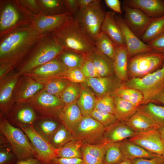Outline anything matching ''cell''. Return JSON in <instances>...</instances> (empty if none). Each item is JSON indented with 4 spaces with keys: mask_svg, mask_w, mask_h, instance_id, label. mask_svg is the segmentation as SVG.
<instances>
[{
    "mask_svg": "<svg viewBox=\"0 0 164 164\" xmlns=\"http://www.w3.org/2000/svg\"><path fill=\"white\" fill-rule=\"evenodd\" d=\"M133 164H163L164 156L158 155L151 158H137L132 160Z\"/></svg>",
    "mask_w": 164,
    "mask_h": 164,
    "instance_id": "48",
    "label": "cell"
},
{
    "mask_svg": "<svg viewBox=\"0 0 164 164\" xmlns=\"http://www.w3.org/2000/svg\"><path fill=\"white\" fill-rule=\"evenodd\" d=\"M128 140L150 152L164 156V144L158 130L137 133Z\"/></svg>",
    "mask_w": 164,
    "mask_h": 164,
    "instance_id": "16",
    "label": "cell"
},
{
    "mask_svg": "<svg viewBox=\"0 0 164 164\" xmlns=\"http://www.w3.org/2000/svg\"><path fill=\"white\" fill-rule=\"evenodd\" d=\"M80 69L86 79L101 77L92 62L86 55Z\"/></svg>",
    "mask_w": 164,
    "mask_h": 164,
    "instance_id": "45",
    "label": "cell"
},
{
    "mask_svg": "<svg viewBox=\"0 0 164 164\" xmlns=\"http://www.w3.org/2000/svg\"><path fill=\"white\" fill-rule=\"evenodd\" d=\"M0 133L6 138L18 161L36 158V153L25 133L3 115H0Z\"/></svg>",
    "mask_w": 164,
    "mask_h": 164,
    "instance_id": "4",
    "label": "cell"
},
{
    "mask_svg": "<svg viewBox=\"0 0 164 164\" xmlns=\"http://www.w3.org/2000/svg\"><path fill=\"white\" fill-rule=\"evenodd\" d=\"M136 133L124 123L118 120L106 128L105 138L110 143H118L133 137Z\"/></svg>",
    "mask_w": 164,
    "mask_h": 164,
    "instance_id": "24",
    "label": "cell"
},
{
    "mask_svg": "<svg viewBox=\"0 0 164 164\" xmlns=\"http://www.w3.org/2000/svg\"><path fill=\"white\" fill-rule=\"evenodd\" d=\"M58 56L68 69L73 68H80L85 58V55L66 50H63Z\"/></svg>",
    "mask_w": 164,
    "mask_h": 164,
    "instance_id": "36",
    "label": "cell"
},
{
    "mask_svg": "<svg viewBox=\"0 0 164 164\" xmlns=\"http://www.w3.org/2000/svg\"><path fill=\"white\" fill-rule=\"evenodd\" d=\"M67 78L70 82L77 84L85 83L86 79L78 68L68 69Z\"/></svg>",
    "mask_w": 164,
    "mask_h": 164,
    "instance_id": "46",
    "label": "cell"
},
{
    "mask_svg": "<svg viewBox=\"0 0 164 164\" xmlns=\"http://www.w3.org/2000/svg\"><path fill=\"white\" fill-rule=\"evenodd\" d=\"M52 33L51 36L63 50L87 55L96 50L95 43L73 16H71Z\"/></svg>",
    "mask_w": 164,
    "mask_h": 164,
    "instance_id": "2",
    "label": "cell"
},
{
    "mask_svg": "<svg viewBox=\"0 0 164 164\" xmlns=\"http://www.w3.org/2000/svg\"><path fill=\"white\" fill-rule=\"evenodd\" d=\"M95 43L97 50L113 61L115 56V47L108 36L101 32L97 36Z\"/></svg>",
    "mask_w": 164,
    "mask_h": 164,
    "instance_id": "34",
    "label": "cell"
},
{
    "mask_svg": "<svg viewBox=\"0 0 164 164\" xmlns=\"http://www.w3.org/2000/svg\"><path fill=\"white\" fill-rule=\"evenodd\" d=\"M124 123L135 133L158 130L160 126L139 107L137 111Z\"/></svg>",
    "mask_w": 164,
    "mask_h": 164,
    "instance_id": "19",
    "label": "cell"
},
{
    "mask_svg": "<svg viewBox=\"0 0 164 164\" xmlns=\"http://www.w3.org/2000/svg\"><path fill=\"white\" fill-rule=\"evenodd\" d=\"M44 35L31 26L15 30L5 38L0 45V79L17 67Z\"/></svg>",
    "mask_w": 164,
    "mask_h": 164,
    "instance_id": "1",
    "label": "cell"
},
{
    "mask_svg": "<svg viewBox=\"0 0 164 164\" xmlns=\"http://www.w3.org/2000/svg\"><path fill=\"white\" fill-rule=\"evenodd\" d=\"M94 0H78L79 10L86 8Z\"/></svg>",
    "mask_w": 164,
    "mask_h": 164,
    "instance_id": "54",
    "label": "cell"
},
{
    "mask_svg": "<svg viewBox=\"0 0 164 164\" xmlns=\"http://www.w3.org/2000/svg\"><path fill=\"white\" fill-rule=\"evenodd\" d=\"M154 101L160 102L164 105V89L156 97L154 100Z\"/></svg>",
    "mask_w": 164,
    "mask_h": 164,
    "instance_id": "55",
    "label": "cell"
},
{
    "mask_svg": "<svg viewBox=\"0 0 164 164\" xmlns=\"http://www.w3.org/2000/svg\"><path fill=\"white\" fill-rule=\"evenodd\" d=\"M114 115L118 120L124 122L137 111L138 107L117 96H114Z\"/></svg>",
    "mask_w": 164,
    "mask_h": 164,
    "instance_id": "29",
    "label": "cell"
},
{
    "mask_svg": "<svg viewBox=\"0 0 164 164\" xmlns=\"http://www.w3.org/2000/svg\"><path fill=\"white\" fill-rule=\"evenodd\" d=\"M90 116L106 128L118 121L114 114L95 108H94Z\"/></svg>",
    "mask_w": 164,
    "mask_h": 164,
    "instance_id": "43",
    "label": "cell"
},
{
    "mask_svg": "<svg viewBox=\"0 0 164 164\" xmlns=\"http://www.w3.org/2000/svg\"><path fill=\"white\" fill-rule=\"evenodd\" d=\"M98 96L112 94L122 84V81L116 76L87 78L85 82Z\"/></svg>",
    "mask_w": 164,
    "mask_h": 164,
    "instance_id": "18",
    "label": "cell"
},
{
    "mask_svg": "<svg viewBox=\"0 0 164 164\" xmlns=\"http://www.w3.org/2000/svg\"><path fill=\"white\" fill-rule=\"evenodd\" d=\"M81 91V86L70 81L60 97L64 106L76 102Z\"/></svg>",
    "mask_w": 164,
    "mask_h": 164,
    "instance_id": "39",
    "label": "cell"
},
{
    "mask_svg": "<svg viewBox=\"0 0 164 164\" xmlns=\"http://www.w3.org/2000/svg\"><path fill=\"white\" fill-rule=\"evenodd\" d=\"M20 76L17 72L12 71L0 80V115L6 117L13 106L12 95Z\"/></svg>",
    "mask_w": 164,
    "mask_h": 164,
    "instance_id": "15",
    "label": "cell"
},
{
    "mask_svg": "<svg viewBox=\"0 0 164 164\" xmlns=\"http://www.w3.org/2000/svg\"><path fill=\"white\" fill-rule=\"evenodd\" d=\"M123 2L129 6L140 9L152 18L164 15V0H125Z\"/></svg>",
    "mask_w": 164,
    "mask_h": 164,
    "instance_id": "22",
    "label": "cell"
},
{
    "mask_svg": "<svg viewBox=\"0 0 164 164\" xmlns=\"http://www.w3.org/2000/svg\"><path fill=\"white\" fill-rule=\"evenodd\" d=\"M38 159L31 158L26 159L19 161L16 164H42Z\"/></svg>",
    "mask_w": 164,
    "mask_h": 164,
    "instance_id": "53",
    "label": "cell"
},
{
    "mask_svg": "<svg viewBox=\"0 0 164 164\" xmlns=\"http://www.w3.org/2000/svg\"><path fill=\"white\" fill-rule=\"evenodd\" d=\"M153 51L164 53V33L147 43Z\"/></svg>",
    "mask_w": 164,
    "mask_h": 164,
    "instance_id": "47",
    "label": "cell"
},
{
    "mask_svg": "<svg viewBox=\"0 0 164 164\" xmlns=\"http://www.w3.org/2000/svg\"><path fill=\"white\" fill-rule=\"evenodd\" d=\"M69 82L66 78L55 79L44 85L42 90L49 94L60 98L61 94Z\"/></svg>",
    "mask_w": 164,
    "mask_h": 164,
    "instance_id": "42",
    "label": "cell"
},
{
    "mask_svg": "<svg viewBox=\"0 0 164 164\" xmlns=\"http://www.w3.org/2000/svg\"><path fill=\"white\" fill-rule=\"evenodd\" d=\"M119 147L125 159L131 160L137 158H151L159 155L147 151L128 140L119 142Z\"/></svg>",
    "mask_w": 164,
    "mask_h": 164,
    "instance_id": "28",
    "label": "cell"
},
{
    "mask_svg": "<svg viewBox=\"0 0 164 164\" xmlns=\"http://www.w3.org/2000/svg\"><path fill=\"white\" fill-rule=\"evenodd\" d=\"M107 5L114 12L122 14L120 1L119 0H105Z\"/></svg>",
    "mask_w": 164,
    "mask_h": 164,
    "instance_id": "51",
    "label": "cell"
},
{
    "mask_svg": "<svg viewBox=\"0 0 164 164\" xmlns=\"http://www.w3.org/2000/svg\"><path fill=\"white\" fill-rule=\"evenodd\" d=\"M44 85L28 76L21 75L15 86L12 97L13 105L15 103H26Z\"/></svg>",
    "mask_w": 164,
    "mask_h": 164,
    "instance_id": "12",
    "label": "cell"
},
{
    "mask_svg": "<svg viewBox=\"0 0 164 164\" xmlns=\"http://www.w3.org/2000/svg\"><path fill=\"white\" fill-rule=\"evenodd\" d=\"M26 103L32 108L38 116L57 118L58 113L64 106L60 98L42 89Z\"/></svg>",
    "mask_w": 164,
    "mask_h": 164,
    "instance_id": "9",
    "label": "cell"
},
{
    "mask_svg": "<svg viewBox=\"0 0 164 164\" xmlns=\"http://www.w3.org/2000/svg\"><path fill=\"white\" fill-rule=\"evenodd\" d=\"M105 15L100 1L94 0L86 8L79 10L75 18L82 30L95 43L101 32Z\"/></svg>",
    "mask_w": 164,
    "mask_h": 164,
    "instance_id": "6",
    "label": "cell"
},
{
    "mask_svg": "<svg viewBox=\"0 0 164 164\" xmlns=\"http://www.w3.org/2000/svg\"><path fill=\"white\" fill-rule=\"evenodd\" d=\"M163 164H164V163H163Z\"/></svg>",
    "mask_w": 164,
    "mask_h": 164,
    "instance_id": "59",
    "label": "cell"
},
{
    "mask_svg": "<svg viewBox=\"0 0 164 164\" xmlns=\"http://www.w3.org/2000/svg\"><path fill=\"white\" fill-rule=\"evenodd\" d=\"M42 164H46V163H42Z\"/></svg>",
    "mask_w": 164,
    "mask_h": 164,
    "instance_id": "58",
    "label": "cell"
},
{
    "mask_svg": "<svg viewBox=\"0 0 164 164\" xmlns=\"http://www.w3.org/2000/svg\"><path fill=\"white\" fill-rule=\"evenodd\" d=\"M19 18L18 13L13 6L10 5H7L1 15L0 30H6L15 25Z\"/></svg>",
    "mask_w": 164,
    "mask_h": 164,
    "instance_id": "35",
    "label": "cell"
},
{
    "mask_svg": "<svg viewBox=\"0 0 164 164\" xmlns=\"http://www.w3.org/2000/svg\"><path fill=\"white\" fill-rule=\"evenodd\" d=\"M82 144L80 141L76 140L69 142L61 148L56 149L57 157L82 159L81 149Z\"/></svg>",
    "mask_w": 164,
    "mask_h": 164,
    "instance_id": "32",
    "label": "cell"
},
{
    "mask_svg": "<svg viewBox=\"0 0 164 164\" xmlns=\"http://www.w3.org/2000/svg\"><path fill=\"white\" fill-rule=\"evenodd\" d=\"M123 8L125 12V22L137 36L141 37L153 18L140 9L125 4Z\"/></svg>",
    "mask_w": 164,
    "mask_h": 164,
    "instance_id": "14",
    "label": "cell"
},
{
    "mask_svg": "<svg viewBox=\"0 0 164 164\" xmlns=\"http://www.w3.org/2000/svg\"><path fill=\"white\" fill-rule=\"evenodd\" d=\"M34 47L17 67L20 75L57 57L63 50L51 36L43 37Z\"/></svg>",
    "mask_w": 164,
    "mask_h": 164,
    "instance_id": "3",
    "label": "cell"
},
{
    "mask_svg": "<svg viewBox=\"0 0 164 164\" xmlns=\"http://www.w3.org/2000/svg\"><path fill=\"white\" fill-rule=\"evenodd\" d=\"M158 131L164 144V126L159 128Z\"/></svg>",
    "mask_w": 164,
    "mask_h": 164,
    "instance_id": "56",
    "label": "cell"
},
{
    "mask_svg": "<svg viewBox=\"0 0 164 164\" xmlns=\"http://www.w3.org/2000/svg\"><path fill=\"white\" fill-rule=\"evenodd\" d=\"M94 108L114 115V97L111 94H106L97 97Z\"/></svg>",
    "mask_w": 164,
    "mask_h": 164,
    "instance_id": "44",
    "label": "cell"
},
{
    "mask_svg": "<svg viewBox=\"0 0 164 164\" xmlns=\"http://www.w3.org/2000/svg\"><path fill=\"white\" fill-rule=\"evenodd\" d=\"M112 95L118 96L137 107L141 105L143 98L142 93L140 91L128 87L123 83Z\"/></svg>",
    "mask_w": 164,
    "mask_h": 164,
    "instance_id": "31",
    "label": "cell"
},
{
    "mask_svg": "<svg viewBox=\"0 0 164 164\" xmlns=\"http://www.w3.org/2000/svg\"><path fill=\"white\" fill-rule=\"evenodd\" d=\"M115 53L113 65L116 76L121 81L128 79V56L126 46L114 45Z\"/></svg>",
    "mask_w": 164,
    "mask_h": 164,
    "instance_id": "26",
    "label": "cell"
},
{
    "mask_svg": "<svg viewBox=\"0 0 164 164\" xmlns=\"http://www.w3.org/2000/svg\"><path fill=\"white\" fill-rule=\"evenodd\" d=\"M123 83L142 93L143 98L141 105L153 101L164 89V64L160 69L143 77L131 78Z\"/></svg>",
    "mask_w": 164,
    "mask_h": 164,
    "instance_id": "5",
    "label": "cell"
},
{
    "mask_svg": "<svg viewBox=\"0 0 164 164\" xmlns=\"http://www.w3.org/2000/svg\"><path fill=\"white\" fill-rule=\"evenodd\" d=\"M62 124L57 118L38 116L32 127L36 132L49 142Z\"/></svg>",
    "mask_w": 164,
    "mask_h": 164,
    "instance_id": "25",
    "label": "cell"
},
{
    "mask_svg": "<svg viewBox=\"0 0 164 164\" xmlns=\"http://www.w3.org/2000/svg\"><path fill=\"white\" fill-rule=\"evenodd\" d=\"M18 160L6 138L0 136V164H16Z\"/></svg>",
    "mask_w": 164,
    "mask_h": 164,
    "instance_id": "38",
    "label": "cell"
},
{
    "mask_svg": "<svg viewBox=\"0 0 164 164\" xmlns=\"http://www.w3.org/2000/svg\"><path fill=\"white\" fill-rule=\"evenodd\" d=\"M68 12L72 16L79 9L78 0H67L65 1Z\"/></svg>",
    "mask_w": 164,
    "mask_h": 164,
    "instance_id": "52",
    "label": "cell"
},
{
    "mask_svg": "<svg viewBox=\"0 0 164 164\" xmlns=\"http://www.w3.org/2000/svg\"><path fill=\"white\" fill-rule=\"evenodd\" d=\"M86 56L92 62L101 77L109 76L114 73L113 61L97 49Z\"/></svg>",
    "mask_w": 164,
    "mask_h": 164,
    "instance_id": "27",
    "label": "cell"
},
{
    "mask_svg": "<svg viewBox=\"0 0 164 164\" xmlns=\"http://www.w3.org/2000/svg\"><path fill=\"white\" fill-rule=\"evenodd\" d=\"M138 107L149 115L160 127L164 126V106L158 105L151 102Z\"/></svg>",
    "mask_w": 164,
    "mask_h": 164,
    "instance_id": "40",
    "label": "cell"
},
{
    "mask_svg": "<svg viewBox=\"0 0 164 164\" xmlns=\"http://www.w3.org/2000/svg\"><path fill=\"white\" fill-rule=\"evenodd\" d=\"M115 18L125 41L128 57L136 54L152 51L151 47L137 36L128 26L120 15H116Z\"/></svg>",
    "mask_w": 164,
    "mask_h": 164,
    "instance_id": "13",
    "label": "cell"
},
{
    "mask_svg": "<svg viewBox=\"0 0 164 164\" xmlns=\"http://www.w3.org/2000/svg\"><path fill=\"white\" fill-rule=\"evenodd\" d=\"M118 164H133L132 160L125 159L123 161Z\"/></svg>",
    "mask_w": 164,
    "mask_h": 164,
    "instance_id": "57",
    "label": "cell"
},
{
    "mask_svg": "<svg viewBox=\"0 0 164 164\" xmlns=\"http://www.w3.org/2000/svg\"><path fill=\"white\" fill-rule=\"evenodd\" d=\"M50 164H84V162L81 158L56 157L51 161Z\"/></svg>",
    "mask_w": 164,
    "mask_h": 164,
    "instance_id": "49",
    "label": "cell"
},
{
    "mask_svg": "<svg viewBox=\"0 0 164 164\" xmlns=\"http://www.w3.org/2000/svg\"><path fill=\"white\" fill-rule=\"evenodd\" d=\"M16 126L20 128L28 137L36 153V158L42 163L50 164L53 159L57 157L56 149L32 126L17 124Z\"/></svg>",
    "mask_w": 164,
    "mask_h": 164,
    "instance_id": "10",
    "label": "cell"
},
{
    "mask_svg": "<svg viewBox=\"0 0 164 164\" xmlns=\"http://www.w3.org/2000/svg\"><path fill=\"white\" fill-rule=\"evenodd\" d=\"M164 33V15L153 18L141 37L146 44Z\"/></svg>",
    "mask_w": 164,
    "mask_h": 164,
    "instance_id": "33",
    "label": "cell"
},
{
    "mask_svg": "<svg viewBox=\"0 0 164 164\" xmlns=\"http://www.w3.org/2000/svg\"><path fill=\"white\" fill-rule=\"evenodd\" d=\"M75 140L73 135L62 124L50 139L49 142L56 149Z\"/></svg>",
    "mask_w": 164,
    "mask_h": 164,
    "instance_id": "37",
    "label": "cell"
},
{
    "mask_svg": "<svg viewBox=\"0 0 164 164\" xmlns=\"http://www.w3.org/2000/svg\"><path fill=\"white\" fill-rule=\"evenodd\" d=\"M5 117L15 126L17 124H23L32 126L38 116L27 104L15 103Z\"/></svg>",
    "mask_w": 164,
    "mask_h": 164,
    "instance_id": "17",
    "label": "cell"
},
{
    "mask_svg": "<svg viewBox=\"0 0 164 164\" xmlns=\"http://www.w3.org/2000/svg\"><path fill=\"white\" fill-rule=\"evenodd\" d=\"M84 164H103V161L90 154L81 148Z\"/></svg>",
    "mask_w": 164,
    "mask_h": 164,
    "instance_id": "50",
    "label": "cell"
},
{
    "mask_svg": "<svg viewBox=\"0 0 164 164\" xmlns=\"http://www.w3.org/2000/svg\"><path fill=\"white\" fill-rule=\"evenodd\" d=\"M71 16L68 12L58 15L42 16L33 25L37 31L41 35L54 31L65 22Z\"/></svg>",
    "mask_w": 164,
    "mask_h": 164,
    "instance_id": "21",
    "label": "cell"
},
{
    "mask_svg": "<svg viewBox=\"0 0 164 164\" xmlns=\"http://www.w3.org/2000/svg\"><path fill=\"white\" fill-rule=\"evenodd\" d=\"M67 67L57 57L23 75L31 77L44 85L55 79L67 78Z\"/></svg>",
    "mask_w": 164,
    "mask_h": 164,
    "instance_id": "11",
    "label": "cell"
},
{
    "mask_svg": "<svg viewBox=\"0 0 164 164\" xmlns=\"http://www.w3.org/2000/svg\"><path fill=\"white\" fill-rule=\"evenodd\" d=\"M83 117L76 101L64 106L58 113L57 118L72 134Z\"/></svg>",
    "mask_w": 164,
    "mask_h": 164,
    "instance_id": "20",
    "label": "cell"
},
{
    "mask_svg": "<svg viewBox=\"0 0 164 164\" xmlns=\"http://www.w3.org/2000/svg\"><path fill=\"white\" fill-rule=\"evenodd\" d=\"M125 159L119 147V142L110 143L103 160V164H118Z\"/></svg>",
    "mask_w": 164,
    "mask_h": 164,
    "instance_id": "41",
    "label": "cell"
},
{
    "mask_svg": "<svg viewBox=\"0 0 164 164\" xmlns=\"http://www.w3.org/2000/svg\"><path fill=\"white\" fill-rule=\"evenodd\" d=\"M164 64V53L147 52L135 55L128 61V75L141 78L152 73Z\"/></svg>",
    "mask_w": 164,
    "mask_h": 164,
    "instance_id": "7",
    "label": "cell"
},
{
    "mask_svg": "<svg viewBox=\"0 0 164 164\" xmlns=\"http://www.w3.org/2000/svg\"><path fill=\"white\" fill-rule=\"evenodd\" d=\"M96 97L88 88L81 86L80 95L77 101L83 117L90 116L95 108Z\"/></svg>",
    "mask_w": 164,
    "mask_h": 164,
    "instance_id": "30",
    "label": "cell"
},
{
    "mask_svg": "<svg viewBox=\"0 0 164 164\" xmlns=\"http://www.w3.org/2000/svg\"><path fill=\"white\" fill-rule=\"evenodd\" d=\"M115 15L112 11L106 12L101 32L108 36L114 45L126 46L122 32L115 19Z\"/></svg>",
    "mask_w": 164,
    "mask_h": 164,
    "instance_id": "23",
    "label": "cell"
},
{
    "mask_svg": "<svg viewBox=\"0 0 164 164\" xmlns=\"http://www.w3.org/2000/svg\"><path fill=\"white\" fill-rule=\"evenodd\" d=\"M106 128L103 125L90 115L83 117L72 135L75 140L83 144H97L106 141Z\"/></svg>",
    "mask_w": 164,
    "mask_h": 164,
    "instance_id": "8",
    "label": "cell"
}]
</instances>
